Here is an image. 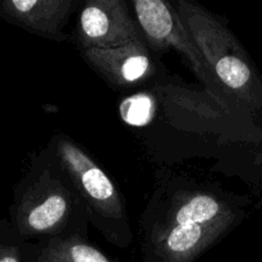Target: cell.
<instances>
[{"instance_id": "1", "label": "cell", "mask_w": 262, "mask_h": 262, "mask_svg": "<svg viewBox=\"0 0 262 262\" xmlns=\"http://www.w3.org/2000/svg\"><path fill=\"white\" fill-rule=\"evenodd\" d=\"M243 216V199L173 174L156 187L141 214V262H196Z\"/></svg>"}, {"instance_id": "2", "label": "cell", "mask_w": 262, "mask_h": 262, "mask_svg": "<svg viewBox=\"0 0 262 262\" xmlns=\"http://www.w3.org/2000/svg\"><path fill=\"white\" fill-rule=\"evenodd\" d=\"M9 214L15 232L28 242L89 238L90 219L83 199L48 146L31 158L15 184Z\"/></svg>"}, {"instance_id": "3", "label": "cell", "mask_w": 262, "mask_h": 262, "mask_svg": "<svg viewBox=\"0 0 262 262\" xmlns=\"http://www.w3.org/2000/svg\"><path fill=\"white\" fill-rule=\"evenodd\" d=\"M174 4L214 82L250 110H260L262 82L247 51L232 31L214 13L197 3L177 0Z\"/></svg>"}, {"instance_id": "4", "label": "cell", "mask_w": 262, "mask_h": 262, "mask_svg": "<svg viewBox=\"0 0 262 262\" xmlns=\"http://www.w3.org/2000/svg\"><path fill=\"white\" fill-rule=\"evenodd\" d=\"M46 146L58 156L76 183L86 205L90 224L112 246L129 247L135 242V235L124 197L113 179L81 145L66 133L54 135Z\"/></svg>"}, {"instance_id": "5", "label": "cell", "mask_w": 262, "mask_h": 262, "mask_svg": "<svg viewBox=\"0 0 262 262\" xmlns=\"http://www.w3.org/2000/svg\"><path fill=\"white\" fill-rule=\"evenodd\" d=\"M130 7L148 48L156 55L174 49L199 81L211 91L214 79L176 4L166 0H135Z\"/></svg>"}, {"instance_id": "6", "label": "cell", "mask_w": 262, "mask_h": 262, "mask_svg": "<svg viewBox=\"0 0 262 262\" xmlns=\"http://www.w3.org/2000/svg\"><path fill=\"white\" fill-rule=\"evenodd\" d=\"M145 40L129 4L124 0H87L82 3L74 28L79 51L113 49Z\"/></svg>"}, {"instance_id": "7", "label": "cell", "mask_w": 262, "mask_h": 262, "mask_svg": "<svg viewBox=\"0 0 262 262\" xmlns=\"http://www.w3.org/2000/svg\"><path fill=\"white\" fill-rule=\"evenodd\" d=\"M79 54L97 76L117 90L147 84L160 73L159 55L145 40L113 49H87Z\"/></svg>"}, {"instance_id": "8", "label": "cell", "mask_w": 262, "mask_h": 262, "mask_svg": "<svg viewBox=\"0 0 262 262\" xmlns=\"http://www.w3.org/2000/svg\"><path fill=\"white\" fill-rule=\"evenodd\" d=\"M81 5L78 0H4L0 18L38 37L67 42L69 35L64 28Z\"/></svg>"}, {"instance_id": "9", "label": "cell", "mask_w": 262, "mask_h": 262, "mask_svg": "<svg viewBox=\"0 0 262 262\" xmlns=\"http://www.w3.org/2000/svg\"><path fill=\"white\" fill-rule=\"evenodd\" d=\"M36 262H118L89 238H54L36 243Z\"/></svg>"}, {"instance_id": "10", "label": "cell", "mask_w": 262, "mask_h": 262, "mask_svg": "<svg viewBox=\"0 0 262 262\" xmlns=\"http://www.w3.org/2000/svg\"><path fill=\"white\" fill-rule=\"evenodd\" d=\"M0 262H36V243L23 239L9 219H0Z\"/></svg>"}, {"instance_id": "11", "label": "cell", "mask_w": 262, "mask_h": 262, "mask_svg": "<svg viewBox=\"0 0 262 262\" xmlns=\"http://www.w3.org/2000/svg\"><path fill=\"white\" fill-rule=\"evenodd\" d=\"M154 100L150 94H135L120 101L119 114L123 122L135 127L145 125L152 119Z\"/></svg>"}]
</instances>
